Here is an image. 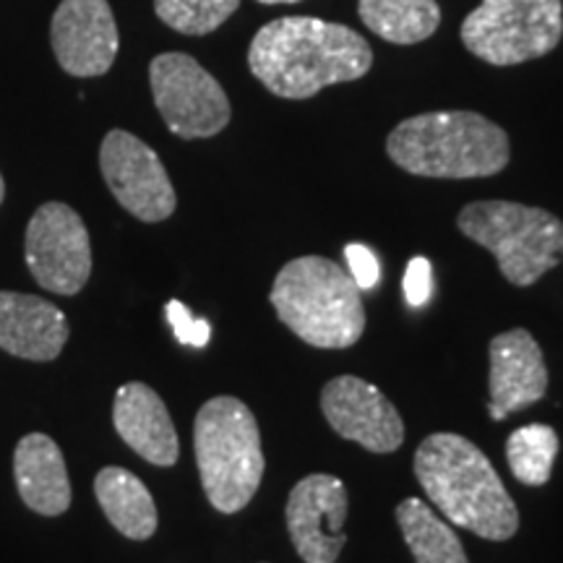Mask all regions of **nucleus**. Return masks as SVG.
Masks as SVG:
<instances>
[{
	"mask_svg": "<svg viewBox=\"0 0 563 563\" xmlns=\"http://www.w3.org/2000/svg\"><path fill=\"white\" fill-rule=\"evenodd\" d=\"M13 475L21 501L42 517H58L70 506V481L66 460L51 435L30 433L16 443Z\"/></svg>",
	"mask_w": 563,
	"mask_h": 563,
	"instance_id": "obj_17",
	"label": "nucleus"
},
{
	"mask_svg": "<svg viewBox=\"0 0 563 563\" xmlns=\"http://www.w3.org/2000/svg\"><path fill=\"white\" fill-rule=\"evenodd\" d=\"M350 498L347 488L334 475H308L295 485L287 498V532L295 551L306 563H334L347 534L342 532L347 522Z\"/></svg>",
	"mask_w": 563,
	"mask_h": 563,
	"instance_id": "obj_11",
	"label": "nucleus"
},
{
	"mask_svg": "<svg viewBox=\"0 0 563 563\" xmlns=\"http://www.w3.org/2000/svg\"><path fill=\"white\" fill-rule=\"evenodd\" d=\"M112 422L118 435L146 462L157 467H173L178 462V433L165 402L152 386L141 382L123 384L112 405Z\"/></svg>",
	"mask_w": 563,
	"mask_h": 563,
	"instance_id": "obj_16",
	"label": "nucleus"
},
{
	"mask_svg": "<svg viewBox=\"0 0 563 563\" xmlns=\"http://www.w3.org/2000/svg\"><path fill=\"white\" fill-rule=\"evenodd\" d=\"M321 412L342 439L373 454H391L405 443V422L389 397L357 376H336L321 389Z\"/></svg>",
	"mask_w": 563,
	"mask_h": 563,
	"instance_id": "obj_12",
	"label": "nucleus"
},
{
	"mask_svg": "<svg viewBox=\"0 0 563 563\" xmlns=\"http://www.w3.org/2000/svg\"><path fill=\"white\" fill-rule=\"evenodd\" d=\"M373 66L371 45L350 26L313 16H282L251 40L249 68L282 100H311L334 84L357 81Z\"/></svg>",
	"mask_w": 563,
	"mask_h": 563,
	"instance_id": "obj_1",
	"label": "nucleus"
},
{
	"mask_svg": "<svg viewBox=\"0 0 563 563\" xmlns=\"http://www.w3.org/2000/svg\"><path fill=\"white\" fill-rule=\"evenodd\" d=\"M470 241L496 256L511 285L530 287L563 262V222L540 207L517 201H473L456 217Z\"/></svg>",
	"mask_w": 563,
	"mask_h": 563,
	"instance_id": "obj_6",
	"label": "nucleus"
},
{
	"mask_svg": "<svg viewBox=\"0 0 563 563\" xmlns=\"http://www.w3.org/2000/svg\"><path fill=\"white\" fill-rule=\"evenodd\" d=\"M26 266L45 290H84L91 274V243L87 224L68 203L47 201L34 211L26 224Z\"/></svg>",
	"mask_w": 563,
	"mask_h": 563,
	"instance_id": "obj_9",
	"label": "nucleus"
},
{
	"mask_svg": "<svg viewBox=\"0 0 563 563\" xmlns=\"http://www.w3.org/2000/svg\"><path fill=\"white\" fill-rule=\"evenodd\" d=\"M241 9V0H154V13L167 26L188 37H203Z\"/></svg>",
	"mask_w": 563,
	"mask_h": 563,
	"instance_id": "obj_22",
	"label": "nucleus"
},
{
	"mask_svg": "<svg viewBox=\"0 0 563 563\" xmlns=\"http://www.w3.org/2000/svg\"><path fill=\"white\" fill-rule=\"evenodd\" d=\"M95 496L104 517L129 540H150L159 517L150 488L125 467H104L95 477Z\"/></svg>",
	"mask_w": 563,
	"mask_h": 563,
	"instance_id": "obj_18",
	"label": "nucleus"
},
{
	"mask_svg": "<svg viewBox=\"0 0 563 563\" xmlns=\"http://www.w3.org/2000/svg\"><path fill=\"white\" fill-rule=\"evenodd\" d=\"M5 199V183H3V175H0V203Z\"/></svg>",
	"mask_w": 563,
	"mask_h": 563,
	"instance_id": "obj_27",
	"label": "nucleus"
},
{
	"mask_svg": "<svg viewBox=\"0 0 563 563\" xmlns=\"http://www.w3.org/2000/svg\"><path fill=\"white\" fill-rule=\"evenodd\" d=\"M357 13L376 37L391 45H418L441 26L435 0H357Z\"/></svg>",
	"mask_w": 563,
	"mask_h": 563,
	"instance_id": "obj_19",
	"label": "nucleus"
},
{
	"mask_svg": "<svg viewBox=\"0 0 563 563\" xmlns=\"http://www.w3.org/2000/svg\"><path fill=\"white\" fill-rule=\"evenodd\" d=\"M488 415L504 420L545 397L548 365L543 350L527 329H511L490 340Z\"/></svg>",
	"mask_w": 563,
	"mask_h": 563,
	"instance_id": "obj_14",
	"label": "nucleus"
},
{
	"mask_svg": "<svg viewBox=\"0 0 563 563\" xmlns=\"http://www.w3.org/2000/svg\"><path fill=\"white\" fill-rule=\"evenodd\" d=\"M102 178L118 203L141 222L173 217L178 196L159 154L133 133L115 129L100 146Z\"/></svg>",
	"mask_w": 563,
	"mask_h": 563,
	"instance_id": "obj_10",
	"label": "nucleus"
},
{
	"mask_svg": "<svg viewBox=\"0 0 563 563\" xmlns=\"http://www.w3.org/2000/svg\"><path fill=\"white\" fill-rule=\"evenodd\" d=\"M150 84L162 121L178 139H211L230 125L222 84L186 53H162L150 63Z\"/></svg>",
	"mask_w": 563,
	"mask_h": 563,
	"instance_id": "obj_8",
	"label": "nucleus"
},
{
	"mask_svg": "<svg viewBox=\"0 0 563 563\" xmlns=\"http://www.w3.org/2000/svg\"><path fill=\"white\" fill-rule=\"evenodd\" d=\"M415 477L452 525L496 543L517 534V504L488 456L464 435H428L415 452Z\"/></svg>",
	"mask_w": 563,
	"mask_h": 563,
	"instance_id": "obj_2",
	"label": "nucleus"
},
{
	"mask_svg": "<svg viewBox=\"0 0 563 563\" xmlns=\"http://www.w3.org/2000/svg\"><path fill=\"white\" fill-rule=\"evenodd\" d=\"M68 342V319L37 295L0 290V350L21 361H55Z\"/></svg>",
	"mask_w": 563,
	"mask_h": 563,
	"instance_id": "obj_15",
	"label": "nucleus"
},
{
	"mask_svg": "<svg viewBox=\"0 0 563 563\" xmlns=\"http://www.w3.org/2000/svg\"><path fill=\"white\" fill-rule=\"evenodd\" d=\"M555 456H559V433L543 422L517 428L506 439V460L514 477L525 485H545L553 475Z\"/></svg>",
	"mask_w": 563,
	"mask_h": 563,
	"instance_id": "obj_21",
	"label": "nucleus"
},
{
	"mask_svg": "<svg viewBox=\"0 0 563 563\" xmlns=\"http://www.w3.org/2000/svg\"><path fill=\"white\" fill-rule=\"evenodd\" d=\"M194 449L203 493L222 514L251 504L264 481V449L258 422L238 397H214L194 422Z\"/></svg>",
	"mask_w": 563,
	"mask_h": 563,
	"instance_id": "obj_5",
	"label": "nucleus"
},
{
	"mask_svg": "<svg viewBox=\"0 0 563 563\" xmlns=\"http://www.w3.org/2000/svg\"><path fill=\"white\" fill-rule=\"evenodd\" d=\"M344 258H347L350 277L355 279V285L361 287V290H373V287L378 285V279H382V269H378V258L373 256L368 245L350 243L347 249H344Z\"/></svg>",
	"mask_w": 563,
	"mask_h": 563,
	"instance_id": "obj_24",
	"label": "nucleus"
},
{
	"mask_svg": "<svg viewBox=\"0 0 563 563\" xmlns=\"http://www.w3.org/2000/svg\"><path fill=\"white\" fill-rule=\"evenodd\" d=\"M167 321H170L175 336L180 344H191V347H207L211 327L207 319H194V313L183 306L180 300H170L165 308Z\"/></svg>",
	"mask_w": 563,
	"mask_h": 563,
	"instance_id": "obj_23",
	"label": "nucleus"
},
{
	"mask_svg": "<svg viewBox=\"0 0 563 563\" xmlns=\"http://www.w3.org/2000/svg\"><path fill=\"white\" fill-rule=\"evenodd\" d=\"M51 42L66 74L79 79L108 74L121 47L108 0H60L53 13Z\"/></svg>",
	"mask_w": 563,
	"mask_h": 563,
	"instance_id": "obj_13",
	"label": "nucleus"
},
{
	"mask_svg": "<svg viewBox=\"0 0 563 563\" xmlns=\"http://www.w3.org/2000/svg\"><path fill=\"white\" fill-rule=\"evenodd\" d=\"M397 525L415 563H470L456 532L420 498H405L397 506Z\"/></svg>",
	"mask_w": 563,
	"mask_h": 563,
	"instance_id": "obj_20",
	"label": "nucleus"
},
{
	"mask_svg": "<svg viewBox=\"0 0 563 563\" xmlns=\"http://www.w3.org/2000/svg\"><path fill=\"white\" fill-rule=\"evenodd\" d=\"M433 292V269L431 262L422 256H415L410 264H407L405 272V298L410 300V306H422L428 302Z\"/></svg>",
	"mask_w": 563,
	"mask_h": 563,
	"instance_id": "obj_25",
	"label": "nucleus"
},
{
	"mask_svg": "<svg viewBox=\"0 0 563 563\" xmlns=\"http://www.w3.org/2000/svg\"><path fill=\"white\" fill-rule=\"evenodd\" d=\"M386 154L418 178H490L509 165L511 144L481 112L439 110L407 118L386 139Z\"/></svg>",
	"mask_w": 563,
	"mask_h": 563,
	"instance_id": "obj_3",
	"label": "nucleus"
},
{
	"mask_svg": "<svg viewBox=\"0 0 563 563\" xmlns=\"http://www.w3.org/2000/svg\"><path fill=\"white\" fill-rule=\"evenodd\" d=\"M258 3H264V5H287V3H300V0H258Z\"/></svg>",
	"mask_w": 563,
	"mask_h": 563,
	"instance_id": "obj_26",
	"label": "nucleus"
},
{
	"mask_svg": "<svg viewBox=\"0 0 563 563\" xmlns=\"http://www.w3.org/2000/svg\"><path fill=\"white\" fill-rule=\"evenodd\" d=\"M460 37L490 66H519L553 53L563 37V0H483Z\"/></svg>",
	"mask_w": 563,
	"mask_h": 563,
	"instance_id": "obj_7",
	"label": "nucleus"
},
{
	"mask_svg": "<svg viewBox=\"0 0 563 563\" xmlns=\"http://www.w3.org/2000/svg\"><path fill=\"white\" fill-rule=\"evenodd\" d=\"M269 300L279 321L311 347H352L365 332L361 287L340 264L300 256L274 277Z\"/></svg>",
	"mask_w": 563,
	"mask_h": 563,
	"instance_id": "obj_4",
	"label": "nucleus"
}]
</instances>
